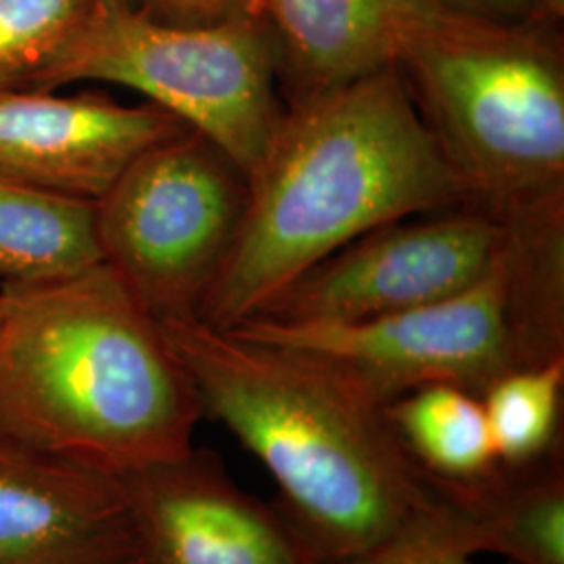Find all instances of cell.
Listing matches in <instances>:
<instances>
[{"instance_id": "6da1fadb", "label": "cell", "mask_w": 564, "mask_h": 564, "mask_svg": "<svg viewBox=\"0 0 564 564\" xmlns=\"http://www.w3.org/2000/svg\"><path fill=\"white\" fill-rule=\"evenodd\" d=\"M475 205L395 67L284 102L195 318L228 330L366 232Z\"/></svg>"}, {"instance_id": "7a4b0ae2", "label": "cell", "mask_w": 564, "mask_h": 564, "mask_svg": "<svg viewBox=\"0 0 564 564\" xmlns=\"http://www.w3.org/2000/svg\"><path fill=\"white\" fill-rule=\"evenodd\" d=\"M158 321L203 416L265 466L281 489L276 505L324 564L360 556L437 506L431 473L387 405L326 364L195 316Z\"/></svg>"}, {"instance_id": "3957f363", "label": "cell", "mask_w": 564, "mask_h": 564, "mask_svg": "<svg viewBox=\"0 0 564 564\" xmlns=\"http://www.w3.org/2000/svg\"><path fill=\"white\" fill-rule=\"evenodd\" d=\"M199 398L105 263L0 286V442L111 475L193 447Z\"/></svg>"}, {"instance_id": "277c9868", "label": "cell", "mask_w": 564, "mask_h": 564, "mask_svg": "<svg viewBox=\"0 0 564 564\" xmlns=\"http://www.w3.org/2000/svg\"><path fill=\"white\" fill-rule=\"evenodd\" d=\"M506 216L500 258L445 300L362 323L249 318L228 330L326 364L383 405L429 384L481 398L510 370L564 358V199Z\"/></svg>"}, {"instance_id": "5b68a950", "label": "cell", "mask_w": 564, "mask_h": 564, "mask_svg": "<svg viewBox=\"0 0 564 564\" xmlns=\"http://www.w3.org/2000/svg\"><path fill=\"white\" fill-rule=\"evenodd\" d=\"M556 28L431 0L400 39L393 67L475 205L505 214L564 197Z\"/></svg>"}, {"instance_id": "8992f818", "label": "cell", "mask_w": 564, "mask_h": 564, "mask_svg": "<svg viewBox=\"0 0 564 564\" xmlns=\"http://www.w3.org/2000/svg\"><path fill=\"white\" fill-rule=\"evenodd\" d=\"M84 80L139 90L218 144L247 182L284 113L276 42L263 18L172 25L132 4L97 0L30 90Z\"/></svg>"}, {"instance_id": "52a82bcc", "label": "cell", "mask_w": 564, "mask_h": 564, "mask_svg": "<svg viewBox=\"0 0 564 564\" xmlns=\"http://www.w3.org/2000/svg\"><path fill=\"white\" fill-rule=\"evenodd\" d=\"M249 182L197 130L149 147L95 202L101 262L155 316H195L241 226Z\"/></svg>"}, {"instance_id": "ba28073f", "label": "cell", "mask_w": 564, "mask_h": 564, "mask_svg": "<svg viewBox=\"0 0 564 564\" xmlns=\"http://www.w3.org/2000/svg\"><path fill=\"white\" fill-rule=\"evenodd\" d=\"M508 216L484 205L384 224L310 268L251 318L362 323L440 302L500 258Z\"/></svg>"}, {"instance_id": "9c48e42d", "label": "cell", "mask_w": 564, "mask_h": 564, "mask_svg": "<svg viewBox=\"0 0 564 564\" xmlns=\"http://www.w3.org/2000/svg\"><path fill=\"white\" fill-rule=\"evenodd\" d=\"M118 477L149 564H324L281 506L235 484L209 449Z\"/></svg>"}, {"instance_id": "30bf717a", "label": "cell", "mask_w": 564, "mask_h": 564, "mask_svg": "<svg viewBox=\"0 0 564 564\" xmlns=\"http://www.w3.org/2000/svg\"><path fill=\"white\" fill-rule=\"evenodd\" d=\"M188 128L155 102L0 88V176L97 202L149 147Z\"/></svg>"}, {"instance_id": "8fae6325", "label": "cell", "mask_w": 564, "mask_h": 564, "mask_svg": "<svg viewBox=\"0 0 564 564\" xmlns=\"http://www.w3.org/2000/svg\"><path fill=\"white\" fill-rule=\"evenodd\" d=\"M137 556L118 475L0 442V564H128Z\"/></svg>"}, {"instance_id": "7c38bea8", "label": "cell", "mask_w": 564, "mask_h": 564, "mask_svg": "<svg viewBox=\"0 0 564 564\" xmlns=\"http://www.w3.org/2000/svg\"><path fill=\"white\" fill-rule=\"evenodd\" d=\"M431 477L437 505L470 556L564 564V442L527 463H496L460 479Z\"/></svg>"}, {"instance_id": "4fadbf2b", "label": "cell", "mask_w": 564, "mask_h": 564, "mask_svg": "<svg viewBox=\"0 0 564 564\" xmlns=\"http://www.w3.org/2000/svg\"><path fill=\"white\" fill-rule=\"evenodd\" d=\"M429 0H265L286 101L393 67Z\"/></svg>"}, {"instance_id": "5bb4252c", "label": "cell", "mask_w": 564, "mask_h": 564, "mask_svg": "<svg viewBox=\"0 0 564 564\" xmlns=\"http://www.w3.org/2000/svg\"><path fill=\"white\" fill-rule=\"evenodd\" d=\"M101 263L95 202L0 176V279H59Z\"/></svg>"}, {"instance_id": "9a60e30c", "label": "cell", "mask_w": 564, "mask_h": 564, "mask_svg": "<svg viewBox=\"0 0 564 564\" xmlns=\"http://www.w3.org/2000/svg\"><path fill=\"white\" fill-rule=\"evenodd\" d=\"M408 452L431 475L460 479L498 463L484 402L454 384H429L387 405Z\"/></svg>"}, {"instance_id": "2e32d148", "label": "cell", "mask_w": 564, "mask_h": 564, "mask_svg": "<svg viewBox=\"0 0 564 564\" xmlns=\"http://www.w3.org/2000/svg\"><path fill=\"white\" fill-rule=\"evenodd\" d=\"M564 358L517 368L481 395L498 463H527L563 444Z\"/></svg>"}, {"instance_id": "e0dca14e", "label": "cell", "mask_w": 564, "mask_h": 564, "mask_svg": "<svg viewBox=\"0 0 564 564\" xmlns=\"http://www.w3.org/2000/svg\"><path fill=\"white\" fill-rule=\"evenodd\" d=\"M97 0H0V88H30Z\"/></svg>"}, {"instance_id": "ac0fdd59", "label": "cell", "mask_w": 564, "mask_h": 564, "mask_svg": "<svg viewBox=\"0 0 564 564\" xmlns=\"http://www.w3.org/2000/svg\"><path fill=\"white\" fill-rule=\"evenodd\" d=\"M442 506L416 517L383 544L337 564H473Z\"/></svg>"}, {"instance_id": "d6986e66", "label": "cell", "mask_w": 564, "mask_h": 564, "mask_svg": "<svg viewBox=\"0 0 564 564\" xmlns=\"http://www.w3.org/2000/svg\"><path fill=\"white\" fill-rule=\"evenodd\" d=\"M137 9L172 25H209L235 18L265 20V0H139Z\"/></svg>"}, {"instance_id": "ffe728a7", "label": "cell", "mask_w": 564, "mask_h": 564, "mask_svg": "<svg viewBox=\"0 0 564 564\" xmlns=\"http://www.w3.org/2000/svg\"><path fill=\"white\" fill-rule=\"evenodd\" d=\"M452 9L487 20L529 21L538 20L531 0H440ZM540 21V20H538Z\"/></svg>"}, {"instance_id": "44dd1931", "label": "cell", "mask_w": 564, "mask_h": 564, "mask_svg": "<svg viewBox=\"0 0 564 564\" xmlns=\"http://www.w3.org/2000/svg\"><path fill=\"white\" fill-rule=\"evenodd\" d=\"M538 20L561 25L564 18V0H531Z\"/></svg>"}, {"instance_id": "7402d4cb", "label": "cell", "mask_w": 564, "mask_h": 564, "mask_svg": "<svg viewBox=\"0 0 564 564\" xmlns=\"http://www.w3.org/2000/svg\"><path fill=\"white\" fill-rule=\"evenodd\" d=\"M107 2H118V4H132V7H137L139 0H107Z\"/></svg>"}, {"instance_id": "603a6c76", "label": "cell", "mask_w": 564, "mask_h": 564, "mask_svg": "<svg viewBox=\"0 0 564 564\" xmlns=\"http://www.w3.org/2000/svg\"><path fill=\"white\" fill-rule=\"evenodd\" d=\"M128 564H149L147 563V561H144V558H142L141 554H139V556H137V558H134V561H130V563Z\"/></svg>"}, {"instance_id": "cb8c5ba5", "label": "cell", "mask_w": 564, "mask_h": 564, "mask_svg": "<svg viewBox=\"0 0 564 564\" xmlns=\"http://www.w3.org/2000/svg\"><path fill=\"white\" fill-rule=\"evenodd\" d=\"M506 564H519V563H510V561H508V563H506Z\"/></svg>"}]
</instances>
